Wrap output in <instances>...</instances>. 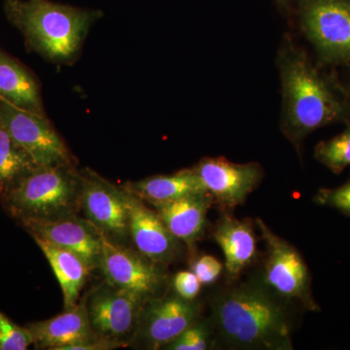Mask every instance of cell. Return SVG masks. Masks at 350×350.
Returning <instances> with one entry per match:
<instances>
[{"instance_id": "7a4b0ae2", "label": "cell", "mask_w": 350, "mask_h": 350, "mask_svg": "<svg viewBox=\"0 0 350 350\" xmlns=\"http://www.w3.org/2000/svg\"><path fill=\"white\" fill-rule=\"evenodd\" d=\"M278 66L282 82V131L299 149L310 133L350 119V100L345 87L320 70L291 38L283 40Z\"/></svg>"}, {"instance_id": "4316f807", "label": "cell", "mask_w": 350, "mask_h": 350, "mask_svg": "<svg viewBox=\"0 0 350 350\" xmlns=\"http://www.w3.org/2000/svg\"><path fill=\"white\" fill-rule=\"evenodd\" d=\"M202 282L193 271H179L174 278V292L182 298L196 300L200 291Z\"/></svg>"}, {"instance_id": "f1b7e54d", "label": "cell", "mask_w": 350, "mask_h": 350, "mask_svg": "<svg viewBox=\"0 0 350 350\" xmlns=\"http://www.w3.org/2000/svg\"><path fill=\"white\" fill-rule=\"evenodd\" d=\"M276 1H278V3L280 4V5L288 6L290 5L294 0H276Z\"/></svg>"}, {"instance_id": "5b68a950", "label": "cell", "mask_w": 350, "mask_h": 350, "mask_svg": "<svg viewBox=\"0 0 350 350\" xmlns=\"http://www.w3.org/2000/svg\"><path fill=\"white\" fill-rule=\"evenodd\" d=\"M254 222L266 244L262 269L258 275L280 296L296 301L308 312H319L320 306L312 295V275L300 252L261 218Z\"/></svg>"}, {"instance_id": "52a82bcc", "label": "cell", "mask_w": 350, "mask_h": 350, "mask_svg": "<svg viewBox=\"0 0 350 350\" xmlns=\"http://www.w3.org/2000/svg\"><path fill=\"white\" fill-rule=\"evenodd\" d=\"M146 301L107 282L94 287L87 294L88 315L94 335L118 349L130 347Z\"/></svg>"}, {"instance_id": "83f0119b", "label": "cell", "mask_w": 350, "mask_h": 350, "mask_svg": "<svg viewBox=\"0 0 350 350\" xmlns=\"http://www.w3.org/2000/svg\"><path fill=\"white\" fill-rule=\"evenodd\" d=\"M116 349H118V347L111 344V342L96 338V340H90V342L70 345V347H66V350H111Z\"/></svg>"}, {"instance_id": "5bb4252c", "label": "cell", "mask_w": 350, "mask_h": 350, "mask_svg": "<svg viewBox=\"0 0 350 350\" xmlns=\"http://www.w3.org/2000/svg\"><path fill=\"white\" fill-rule=\"evenodd\" d=\"M21 225L32 238L44 239L77 255L91 271L100 269L103 234L80 214L55 222H25Z\"/></svg>"}, {"instance_id": "2e32d148", "label": "cell", "mask_w": 350, "mask_h": 350, "mask_svg": "<svg viewBox=\"0 0 350 350\" xmlns=\"http://www.w3.org/2000/svg\"><path fill=\"white\" fill-rule=\"evenodd\" d=\"M36 349L66 350L70 345L96 340L87 308V295L79 303L61 314L25 326Z\"/></svg>"}, {"instance_id": "277c9868", "label": "cell", "mask_w": 350, "mask_h": 350, "mask_svg": "<svg viewBox=\"0 0 350 350\" xmlns=\"http://www.w3.org/2000/svg\"><path fill=\"white\" fill-rule=\"evenodd\" d=\"M82 178L76 165L38 167L0 199L22 224L55 222L80 214Z\"/></svg>"}, {"instance_id": "f546056e", "label": "cell", "mask_w": 350, "mask_h": 350, "mask_svg": "<svg viewBox=\"0 0 350 350\" xmlns=\"http://www.w3.org/2000/svg\"><path fill=\"white\" fill-rule=\"evenodd\" d=\"M345 91H347V94H349V100H350V79L349 81L347 82V86H344Z\"/></svg>"}, {"instance_id": "484cf974", "label": "cell", "mask_w": 350, "mask_h": 350, "mask_svg": "<svg viewBox=\"0 0 350 350\" xmlns=\"http://www.w3.org/2000/svg\"><path fill=\"white\" fill-rule=\"evenodd\" d=\"M191 269L202 284L209 285L218 280L224 271V266L215 257L202 255L193 261Z\"/></svg>"}, {"instance_id": "6da1fadb", "label": "cell", "mask_w": 350, "mask_h": 350, "mask_svg": "<svg viewBox=\"0 0 350 350\" xmlns=\"http://www.w3.org/2000/svg\"><path fill=\"white\" fill-rule=\"evenodd\" d=\"M230 282L209 300L216 349L292 350L294 301L273 291L259 275Z\"/></svg>"}, {"instance_id": "ba28073f", "label": "cell", "mask_w": 350, "mask_h": 350, "mask_svg": "<svg viewBox=\"0 0 350 350\" xmlns=\"http://www.w3.org/2000/svg\"><path fill=\"white\" fill-rule=\"evenodd\" d=\"M82 178L80 215L113 243L129 245L130 215L126 192L90 167L80 170Z\"/></svg>"}, {"instance_id": "ffe728a7", "label": "cell", "mask_w": 350, "mask_h": 350, "mask_svg": "<svg viewBox=\"0 0 350 350\" xmlns=\"http://www.w3.org/2000/svg\"><path fill=\"white\" fill-rule=\"evenodd\" d=\"M45 255L63 292L64 310L75 308L80 299L91 269L77 255L39 238H32Z\"/></svg>"}, {"instance_id": "7c38bea8", "label": "cell", "mask_w": 350, "mask_h": 350, "mask_svg": "<svg viewBox=\"0 0 350 350\" xmlns=\"http://www.w3.org/2000/svg\"><path fill=\"white\" fill-rule=\"evenodd\" d=\"M193 169L222 211L243 204L265 177L259 163H232L223 157L202 158Z\"/></svg>"}, {"instance_id": "8992f818", "label": "cell", "mask_w": 350, "mask_h": 350, "mask_svg": "<svg viewBox=\"0 0 350 350\" xmlns=\"http://www.w3.org/2000/svg\"><path fill=\"white\" fill-rule=\"evenodd\" d=\"M300 21L322 63L350 66V0H301Z\"/></svg>"}, {"instance_id": "44dd1931", "label": "cell", "mask_w": 350, "mask_h": 350, "mask_svg": "<svg viewBox=\"0 0 350 350\" xmlns=\"http://www.w3.org/2000/svg\"><path fill=\"white\" fill-rule=\"evenodd\" d=\"M38 167L0 122V199Z\"/></svg>"}, {"instance_id": "3957f363", "label": "cell", "mask_w": 350, "mask_h": 350, "mask_svg": "<svg viewBox=\"0 0 350 350\" xmlns=\"http://www.w3.org/2000/svg\"><path fill=\"white\" fill-rule=\"evenodd\" d=\"M7 20L19 29L27 50L56 64L77 61L100 9L81 8L52 0H3Z\"/></svg>"}, {"instance_id": "4fadbf2b", "label": "cell", "mask_w": 350, "mask_h": 350, "mask_svg": "<svg viewBox=\"0 0 350 350\" xmlns=\"http://www.w3.org/2000/svg\"><path fill=\"white\" fill-rule=\"evenodd\" d=\"M126 199L133 247L150 261L165 268L181 254V241L175 238L157 211L149 208L144 200L129 192Z\"/></svg>"}, {"instance_id": "d6986e66", "label": "cell", "mask_w": 350, "mask_h": 350, "mask_svg": "<svg viewBox=\"0 0 350 350\" xmlns=\"http://www.w3.org/2000/svg\"><path fill=\"white\" fill-rule=\"evenodd\" d=\"M126 192L154 206L200 193L207 192L193 167L172 174L154 175L121 185Z\"/></svg>"}, {"instance_id": "603a6c76", "label": "cell", "mask_w": 350, "mask_h": 350, "mask_svg": "<svg viewBox=\"0 0 350 350\" xmlns=\"http://www.w3.org/2000/svg\"><path fill=\"white\" fill-rule=\"evenodd\" d=\"M216 349V338L209 319L200 317L175 340L165 345V350H209Z\"/></svg>"}, {"instance_id": "e0dca14e", "label": "cell", "mask_w": 350, "mask_h": 350, "mask_svg": "<svg viewBox=\"0 0 350 350\" xmlns=\"http://www.w3.org/2000/svg\"><path fill=\"white\" fill-rule=\"evenodd\" d=\"M214 204L213 196L204 192L185 196L153 206L175 238L192 251L196 243L204 237L207 213Z\"/></svg>"}, {"instance_id": "8fae6325", "label": "cell", "mask_w": 350, "mask_h": 350, "mask_svg": "<svg viewBox=\"0 0 350 350\" xmlns=\"http://www.w3.org/2000/svg\"><path fill=\"white\" fill-rule=\"evenodd\" d=\"M163 269L135 248L113 243L103 234L100 269L113 286L149 300L160 296L165 288Z\"/></svg>"}, {"instance_id": "cb8c5ba5", "label": "cell", "mask_w": 350, "mask_h": 350, "mask_svg": "<svg viewBox=\"0 0 350 350\" xmlns=\"http://www.w3.org/2000/svg\"><path fill=\"white\" fill-rule=\"evenodd\" d=\"M32 345L31 333L0 310V350H25Z\"/></svg>"}, {"instance_id": "d4e9b609", "label": "cell", "mask_w": 350, "mask_h": 350, "mask_svg": "<svg viewBox=\"0 0 350 350\" xmlns=\"http://www.w3.org/2000/svg\"><path fill=\"white\" fill-rule=\"evenodd\" d=\"M313 200L319 206L332 207L350 216V179L340 187L320 189Z\"/></svg>"}, {"instance_id": "30bf717a", "label": "cell", "mask_w": 350, "mask_h": 350, "mask_svg": "<svg viewBox=\"0 0 350 350\" xmlns=\"http://www.w3.org/2000/svg\"><path fill=\"white\" fill-rule=\"evenodd\" d=\"M202 317V306L176 293L160 295L145 301L130 347L163 349Z\"/></svg>"}, {"instance_id": "7402d4cb", "label": "cell", "mask_w": 350, "mask_h": 350, "mask_svg": "<svg viewBox=\"0 0 350 350\" xmlns=\"http://www.w3.org/2000/svg\"><path fill=\"white\" fill-rule=\"evenodd\" d=\"M314 157L327 169L340 174L350 165V123L340 135L320 142L315 146Z\"/></svg>"}, {"instance_id": "ac0fdd59", "label": "cell", "mask_w": 350, "mask_h": 350, "mask_svg": "<svg viewBox=\"0 0 350 350\" xmlns=\"http://www.w3.org/2000/svg\"><path fill=\"white\" fill-rule=\"evenodd\" d=\"M0 98L24 111L46 116L40 85L24 64L0 48Z\"/></svg>"}, {"instance_id": "9c48e42d", "label": "cell", "mask_w": 350, "mask_h": 350, "mask_svg": "<svg viewBox=\"0 0 350 350\" xmlns=\"http://www.w3.org/2000/svg\"><path fill=\"white\" fill-rule=\"evenodd\" d=\"M0 122L38 167L77 165V160L47 115L24 111L0 98Z\"/></svg>"}, {"instance_id": "9a60e30c", "label": "cell", "mask_w": 350, "mask_h": 350, "mask_svg": "<svg viewBox=\"0 0 350 350\" xmlns=\"http://www.w3.org/2000/svg\"><path fill=\"white\" fill-rule=\"evenodd\" d=\"M213 238L224 255L228 282H237L258 258L254 221L239 220L229 211H223L213 226Z\"/></svg>"}]
</instances>
